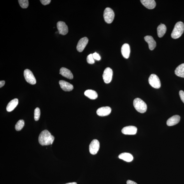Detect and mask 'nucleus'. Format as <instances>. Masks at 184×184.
<instances>
[{"label": "nucleus", "mask_w": 184, "mask_h": 184, "mask_svg": "<svg viewBox=\"0 0 184 184\" xmlns=\"http://www.w3.org/2000/svg\"><path fill=\"white\" fill-rule=\"evenodd\" d=\"M54 137L51 135L48 130H45L42 131L39 137V142L42 146L52 145L54 140Z\"/></svg>", "instance_id": "1"}, {"label": "nucleus", "mask_w": 184, "mask_h": 184, "mask_svg": "<svg viewBox=\"0 0 184 184\" xmlns=\"http://www.w3.org/2000/svg\"><path fill=\"white\" fill-rule=\"evenodd\" d=\"M137 128L133 126H129L123 128L122 133L125 135H135L136 133Z\"/></svg>", "instance_id": "12"}, {"label": "nucleus", "mask_w": 184, "mask_h": 184, "mask_svg": "<svg viewBox=\"0 0 184 184\" xmlns=\"http://www.w3.org/2000/svg\"><path fill=\"white\" fill-rule=\"evenodd\" d=\"M40 111L38 108H37L34 111V119L35 121H38L40 117Z\"/></svg>", "instance_id": "26"}, {"label": "nucleus", "mask_w": 184, "mask_h": 184, "mask_svg": "<svg viewBox=\"0 0 184 184\" xmlns=\"http://www.w3.org/2000/svg\"><path fill=\"white\" fill-rule=\"evenodd\" d=\"M5 81H0V87L1 88L5 84Z\"/></svg>", "instance_id": "32"}, {"label": "nucleus", "mask_w": 184, "mask_h": 184, "mask_svg": "<svg viewBox=\"0 0 184 184\" xmlns=\"http://www.w3.org/2000/svg\"><path fill=\"white\" fill-rule=\"evenodd\" d=\"M84 95L85 96L92 100L96 99L98 96L97 92L92 90H87L85 91Z\"/></svg>", "instance_id": "22"}, {"label": "nucleus", "mask_w": 184, "mask_h": 184, "mask_svg": "<svg viewBox=\"0 0 184 184\" xmlns=\"http://www.w3.org/2000/svg\"><path fill=\"white\" fill-rule=\"evenodd\" d=\"M127 184H137L136 183L131 180H128L127 182Z\"/></svg>", "instance_id": "31"}, {"label": "nucleus", "mask_w": 184, "mask_h": 184, "mask_svg": "<svg viewBox=\"0 0 184 184\" xmlns=\"http://www.w3.org/2000/svg\"><path fill=\"white\" fill-rule=\"evenodd\" d=\"M113 72L110 67H107L105 69L103 74L104 82L106 84L110 83L112 79Z\"/></svg>", "instance_id": "7"}, {"label": "nucleus", "mask_w": 184, "mask_h": 184, "mask_svg": "<svg viewBox=\"0 0 184 184\" xmlns=\"http://www.w3.org/2000/svg\"><path fill=\"white\" fill-rule=\"evenodd\" d=\"M87 61L88 64H93L95 63V62L92 54H90L88 56L87 58Z\"/></svg>", "instance_id": "27"}, {"label": "nucleus", "mask_w": 184, "mask_h": 184, "mask_svg": "<svg viewBox=\"0 0 184 184\" xmlns=\"http://www.w3.org/2000/svg\"><path fill=\"white\" fill-rule=\"evenodd\" d=\"M179 94L182 101L184 103V92L183 90H180L179 92Z\"/></svg>", "instance_id": "30"}, {"label": "nucleus", "mask_w": 184, "mask_h": 184, "mask_svg": "<svg viewBox=\"0 0 184 184\" xmlns=\"http://www.w3.org/2000/svg\"><path fill=\"white\" fill-rule=\"evenodd\" d=\"M166 26L161 23L157 28V33L158 37L159 38H162L166 33Z\"/></svg>", "instance_id": "21"}, {"label": "nucleus", "mask_w": 184, "mask_h": 184, "mask_svg": "<svg viewBox=\"0 0 184 184\" xmlns=\"http://www.w3.org/2000/svg\"><path fill=\"white\" fill-rule=\"evenodd\" d=\"M141 1L144 6L149 9H153L156 6V3L154 0H141Z\"/></svg>", "instance_id": "18"}, {"label": "nucleus", "mask_w": 184, "mask_h": 184, "mask_svg": "<svg viewBox=\"0 0 184 184\" xmlns=\"http://www.w3.org/2000/svg\"><path fill=\"white\" fill-rule=\"evenodd\" d=\"M57 27L59 34L65 35L68 32V28L64 22L59 21L57 23Z\"/></svg>", "instance_id": "9"}, {"label": "nucleus", "mask_w": 184, "mask_h": 184, "mask_svg": "<svg viewBox=\"0 0 184 184\" xmlns=\"http://www.w3.org/2000/svg\"><path fill=\"white\" fill-rule=\"evenodd\" d=\"M88 39L87 37H84L79 41L77 45L76 48L78 52H82L88 43Z\"/></svg>", "instance_id": "11"}, {"label": "nucleus", "mask_w": 184, "mask_h": 184, "mask_svg": "<svg viewBox=\"0 0 184 184\" xmlns=\"http://www.w3.org/2000/svg\"><path fill=\"white\" fill-rule=\"evenodd\" d=\"M103 17L105 22L108 24H111L114 18V12L111 8H106L104 11Z\"/></svg>", "instance_id": "4"}, {"label": "nucleus", "mask_w": 184, "mask_h": 184, "mask_svg": "<svg viewBox=\"0 0 184 184\" xmlns=\"http://www.w3.org/2000/svg\"><path fill=\"white\" fill-rule=\"evenodd\" d=\"M40 1L43 5H46L49 4L51 1V0H40Z\"/></svg>", "instance_id": "29"}, {"label": "nucleus", "mask_w": 184, "mask_h": 184, "mask_svg": "<svg viewBox=\"0 0 184 184\" xmlns=\"http://www.w3.org/2000/svg\"><path fill=\"white\" fill-rule=\"evenodd\" d=\"M93 57L94 58V59L97 60H100L101 59L100 56L98 54L95 52L93 53L92 54Z\"/></svg>", "instance_id": "28"}, {"label": "nucleus", "mask_w": 184, "mask_h": 184, "mask_svg": "<svg viewBox=\"0 0 184 184\" xmlns=\"http://www.w3.org/2000/svg\"><path fill=\"white\" fill-rule=\"evenodd\" d=\"M133 106L136 110L141 113H145L147 109L146 104L139 98H136L134 100Z\"/></svg>", "instance_id": "3"}, {"label": "nucleus", "mask_w": 184, "mask_h": 184, "mask_svg": "<svg viewBox=\"0 0 184 184\" xmlns=\"http://www.w3.org/2000/svg\"><path fill=\"white\" fill-rule=\"evenodd\" d=\"M100 148V143L97 139H94L90 143L89 146L90 152L93 155H96Z\"/></svg>", "instance_id": "8"}, {"label": "nucleus", "mask_w": 184, "mask_h": 184, "mask_svg": "<svg viewBox=\"0 0 184 184\" xmlns=\"http://www.w3.org/2000/svg\"><path fill=\"white\" fill-rule=\"evenodd\" d=\"M65 184H77L76 183L73 182V183H68Z\"/></svg>", "instance_id": "33"}, {"label": "nucleus", "mask_w": 184, "mask_h": 184, "mask_svg": "<svg viewBox=\"0 0 184 184\" xmlns=\"http://www.w3.org/2000/svg\"><path fill=\"white\" fill-rule=\"evenodd\" d=\"M18 1L20 6L23 9L27 8L29 6V1L28 0H18Z\"/></svg>", "instance_id": "25"}, {"label": "nucleus", "mask_w": 184, "mask_h": 184, "mask_svg": "<svg viewBox=\"0 0 184 184\" xmlns=\"http://www.w3.org/2000/svg\"><path fill=\"white\" fill-rule=\"evenodd\" d=\"M145 41L148 43L149 48L151 50H153L156 46V43L152 36H147L144 37Z\"/></svg>", "instance_id": "14"}, {"label": "nucleus", "mask_w": 184, "mask_h": 184, "mask_svg": "<svg viewBox=\"0 0 184 184\" xmlns=\"http://www.w3.org/2000/svg\"><path fill=\"white\" fill-rule=\"evenodd\" d=\"M111 109L110 107L109 106L102 107L97 109V114L101 117L106 116L110 114L111 112Z\"/></svg>", "instance_id": "10"}, {"label": "nucleus", "mask_w": 184, "mask_h": 184, "mask_svg": "<svg viewBox=\"0 0 184 184\" xmlns=\"http://www.w3.org/2000/svg\"><path fill=\"white\" fill-rule=\"evenodd\" d=\"M119 158L127 162H131L133 159V156L131 154L126 152L121 153L119 155Z\"/></svg>", "instance_id": "20"}, {"label": "nucleus", "mask_w": 184, "mask_h": 184, "mask_svg": "<svg viewBox=\"0 0 184 184\" xmlns=\"http://www.w3.org/2000/svg\"><path fill=\"white\" fill-rule=\"evenodd\" d=\"M184 31V24L182 22H179L176 23L173 32L171 34V37L174 39H178L181 36Z\"/></svg>", "instance_id": "2"}, {"label": "nucleus", "mask_w": 184, "mask_h": 184, "mask_svg": "<svg viewBox=\"0 0 184 184\" xmlns=\"http://www.w3.org/2000/svg\"><path fill=\"white\" fill-rule=\"evenodd\" d=\"M25 124L24 121L23 120H20L16 123L15 129L17 131L21 130L24 127Z\"/></svg>", "instance_id": "24"}, {"label": "nucleus", "mask_w": 184, "mask_h": 184, "mask_svg": "<svg viewBox=\"0 0 184 184\" xmlns=\"http://www.w3.org/2000/svg\"><path fill=\"white\" fill-rule=\"evenodd\" d=\"M18 104V100L17 99H15L9 102L7 106L6 109L8 112L13 111L17 106Z\"/></svg>", "instance_id": "19"}, {"label": "nucleus", "mask_w": 184, "mask_h": 184, "mask_svg": "<svg viewBox=\"0 0 184 184\" xmlns=\"http://www.w3.org/2000/svg\"><path fill=\"white\" fill-rule=\"evenodd\" d=\"M121 52L123 57L126 59H128L130 53V48L128 44L125 43L122 45L121 48Z\"/></svg>", "instance_id": "15"}, {"label": "nucleus", "mask_w": 184, "mask_h": 184, "mask_svg": "<svg viewBox=\"0 0 184 184\" xmlns=\"http://www.w3.org/2000/svg\"><path fill=\"white\" fill-rule=\"evenodd\" d=\"M59 74L64 77L70 80L73 78V76L71 72L69 70L64 67H62L60 69Z\"/></svg>", "instance_id": "16"}, {"label": "nucleus", "mask_w": 184, "mask_h": 184, "mask_svg": "<svg viewBox=\"0 0 184 184\" xmlns=\"http://www.w3.org/2000/svg\"><path fill=\"white\" fill-rule=\"evenodd\" d=\"M180 116L178 115H175L170 118L167 121V125L169 126L175 125L180 122Z\"/></svg>", "instance_id": "17"}, {"label": "nucleus", "mask_w": 184, "mask_h": 184, "mask_svg": "<svg viewBox=\"0 0 184 184\" xmlns=\"http://www.w3.org/2000/svg\"><path fill=\"white\" fill-rule=\"evenodd\" d=\"M148 81L151 87L155 89H159L161 86L159 77L155 74H151L149 77Z\"/></svg>", "instance_id": "5"}, {"label": "nucleus", "mask_w": 184, "mask_h": 184, "mask_svg": "<svg viewBox=\"0 0 184 184\" xmlns=\"http://www.w3.org/2000/svg\"><path fill=\"white\" fill-rule=\"evenodd\" d=\"M174 73L177 76L184 78V64H181L177 67Z\"/></svg>", "instance_id": "23"}, {"label": "nucleus", "mask_w": 184, "mask_h": 184, "mask_svg": "<svg viewBox=\"0 0 184 184\" xmlns=\"http://www.w3.org/2000/svg\"><path fill=\"white\" fill-rule=\"evenodd\" d=\"M24 76L26 81L32 85H34L36 83L35 78L32 72L30 70L26 69L24 71Z\"/></svg>", "instance_id": "6"}, {"label": "nucleus", "mask_w": 184, "mask_h": 184, "mask_svg": "<svg viewBox=\"0 0 184 184\" xmlns=\"http://www.w3.org/2000/svg\"><path fill=\"white\" fill-rule=\"evenodd\" d=\"M59 84L60 87L64 91L70 92L73 89V85L66 81L60 80Z\"/></svg>", "instance_id": "13"}]
</instances>
